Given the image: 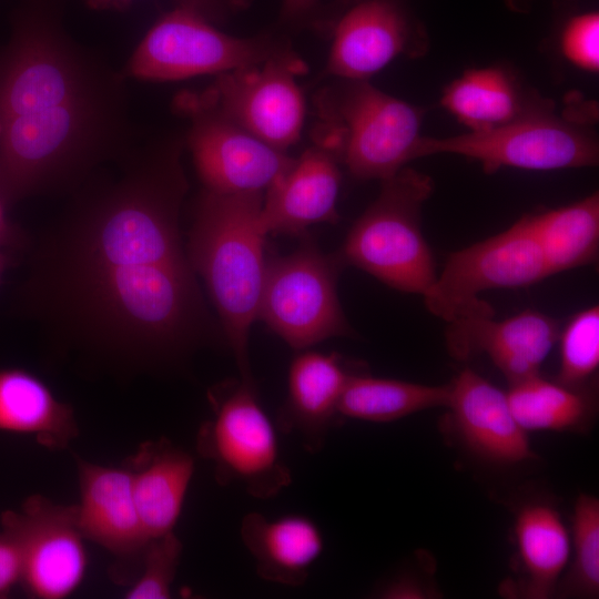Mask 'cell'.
Segmentation results:
<instances>
[{"label":"cell","mask_w":599,"mask_h":599,"mask_svg":"<svg viewBox=\"0 0 599 599\" xmlns=\"http://www.w3.org/2000/svg\"><path fill=\"white\" fill-rule=\"evenodd\" d=\"M519 426L528 430H565L582 424L590 410L578 388L550 382L539 374L510 384L506 393Z\"/></svg>","instance_id":"4316f807"},{"label":"cell","mask_w":599,"mask_h":599,"mask_svg":"<svg viewBox=\"0 0 599 599\" xmlns=\"http://www.w3.org/2000/svg\"><path fill=\"white\" fill-rule=\"evenodd\" d=\"M573 560L568 580L570 593L595 598L599 593V500L581 494L572 515Z\"/></svg>","instance_id":"83f0119b"},{"label":"cell","mask_w":599,"mask_h":599,"mask_svg":"<svg viewBox=\"0 0 599 599\" xmlns=\"http://www.w3.org/2000/svg\"><path fill=\"white\" fill-rule=\"evenodd\" d=\"M315 145L361 180H386L415 160L423 111L369 84L344 80L315 102Z\"/></svg>","instance_id":"277c9868"},{"label":"cell","mask_w":599,"mask_h":599,"mask_svg":"<svg viewBox=\"0 0 599 599\" xmlns=\"http://www.w3.org/2000/svg\"><path fill=\"white\" fill-rule=\"evenodd\" d=\"M435 154L475 160L486 173L502 167L549 171L593 166L599 146L591 132L557 118L549 106L488 130L447 138L420 136L415 159Z\"/></svg>","instance_id":"52a82bcc"},{"label":"cell","mask_w":599,"mask_h":599,"mask_svg":"<svg viewBox=\"0 0 599 599\" xmlns=\"http://www.w3.org/2000/svg\"><path fill=\"white\" fill-rule=\"evenodd\" d=\"M418 48L417 29L396 1L358 0L334 29L325 71L364 81Z\"/></svg>","instance_id":"9a60e30c"},{"label":"cell","mask_w":599,"mask_h":599,"mask_svg":"<svg viewBox=\"0 0 599 599\" xmlns=\"http://www.w3.org/2000/svg\"><path fill=\"white\" fill-rule=\"evenodd\" d=\"M176 7L190 10L213 24L221 21L226 12V0H177Z\"/></svg>","instance_id":"d6a6232c"},{"label":"cell","mask_w":599,"mask_h":599,"mask_svg":"<svg viewBox=\"0 0 599 599\" xmlns=\"http://www.w3.org/2000/svg\"><path fill=\"white\" fill-rule=\"evenodd\" d=\"M18 237L16 230L10 225L4 215V205L0 201V247L14 243Z\"/></svg>","instance_id":"d590c367"},{"label":"cell","mask_w":599,"mask_h":599,"mask_svg":"<svg viewBox=\"0 0 599 599\" xmlns=\"http://www.w3.org/2000/svg\"><path fill=\"white\" fill-rule=\"evenodd\" d=\"M80 502L77 525L85 540L105 549L115 559L116 572L138 566L149 538L135 504L131 474L125 467H109L77 458ZM118 575V573H116Z\"/></svg>","instance_id":"5bb4252c"},{"label":"cell","mask_w":599,"mask_h":599,"mask_svg":"<svg viewBox=\"0 0 599 599\" xmlns=\"http://www.w3.org/2000/svg\"><path fill=\"white\" fill-rule=\"evenodd\" d=\"M125 466L149 540L174 531L194 474L193 457L160 438L141 444Z\"/></svg>","instance_id":"ffe728a7"},{"label":"cell","mask_w":599,"mask_h":599,"mask_svg":"<svg viewBox=\"0 0 599 599\" xmlns=\"http://www.w3.org/2000/svg\"><path fill=\"white\" fill-rule=\"evenodd\" d=\"M382 182L377 199L354 223L338 256L394 290L423 295L437 275L420 216L434 191L433 180L405 166Z\"/></svg>","instance_id":"5b68a950"},{"label":"cell","mask_w":599,"mask_h":599,"mask_svg":"<svg viewBox=\"0 0 599 599\" xmlns=\"http://www.w3.org/2000/svg\"><path fill=\"white\" fill-rule=\"evenodd\" d=\"M560 48L576 67L596 72L599 69V13L587 11L571 17L564 26Z\"/></svg>","instance_id":"4dcf8cb0"},{"label":"cell","mask_w":599,"mask_h":599,"mask_svg":"<svg viewBox=\"0 0 599 599\" xmlns=\"http://www.w3.org/2000/svg\"><path fill=\"white\" fill-rule=\"evenodd\" d=\"M286 49L287 44L268 35H230L203 17L176 7L148 31L129 59L125 74L150 81L217 75L264 62Z\"/></svg>","instance_id":"8fae6325"},{"label":"cell","mask_w":599,"mask_h":599,"mask_svg":"<svg viewBox=\"0 0 599 599\" xmlns=\"http://www.w3.org/2000/svg\"><path fill=\"white\" fill-rule=\"evenodd\" d=\"M339 185L336 158L317 145L307 149L265 191L264 232L301 234L314 224L335 223Z\"/></svg>","instance_id":"ac0fdd59"},{"label":"cell","mask_w":599,"mask_h":599,"mask_svg":"<svg viewBox=\"0 0 599 599\" xmlns=\"http://www.w3.org/2000/svg\"><path fill=\"white\" fill-rule=\"evenodd\" d=\"M212 416L199 428L197 453L214 466L215 480L242 486L270 499L292 483L274 423L263 409L255 384L229 380L209 392Z\"/></svg>","instance_id":"8992f818"},{"label":"cell","mask_w":599,"mask_h":599,"mask_svg":"<svg viewBox=\"0 0 599 599\" xmlns=\"http://www.w3.org/2000/svg\"><path fill=\"white\" fill-rule=\"evenodd\" d=\"M317 0H283L281 16L286 21L298 20L311 12Z\"/></svg>","instance_id":"e575fe53"},{"label":"cell","mask_w":599,"mask_h":599,"mask_svg":"<svg viewBox=\"0 0 599 599\" xmlns=\"http://www.w3.org/2000/svg\"><path fill=\"white\" fill-rule=\"evenodd\" d=\"M440 104L469 131L500 126L550 106L527 100L514 75L500 67L467 70L445 88Z\"/></svg>","instance_id":"603a6c76"},{"label":"cell","mask_w":599,"mask_h":599,"mask_svg":"<svg viewBox=\"0 0 599 599\" xmlns=\"http://www.w3.org/2000/svg\"><path fill=\"white\" fill-rule=\"evenodd\" d=\"M0 432L32 436L53 450L64 449L79 434L73 408L21 368L0 369Z\"/></svg>","instance_id":"7402d4cb"},{"label":"cell","mask_w":599,"mask_h":599,"mask_svg":"<svg viewBox=\"0 0 599 599\" xmlns=\"http://www.w3.org/2000/svg\"><path fill=\"white\" fill-rule=\"evenodd\" d=\"M1 528L19 545L21 585L31 597L63 599L81 585L88 554L77 525L75 505L32 495L20 509L1 514Z\"/></svg>","instance_id":"7c38bea8"},{"label":"cell","mask_w":599,"mask_h":599,"mask_svg":"<svg viewBox=\"0 0 599 599\" xmlns=\"http://www.w3.org/2000/svg\"><path fill=\"white\" fill-rule=\"evenodd\" d=\"M351 1H355V2H356V1H358V0H351Z\"/></svg>","instance_id":"ab89813d"},{"label":"cell","mask_w":599,"mask_h":599,"mask_svg":"<svg viewBox=\"0 0 599 599\" xmlns=\"http://www.w3.org/2000/svg\"><path fill=\"white\" fill-rule=\"evenodd\" d=\"M339 256H326L305 243L292 254L266 262L257 318L295 349L353 329L341 307L336 276Z\"/></svg>","instance_id":"9c48e42d"},{"label":"cell","mask_w":599,"mask_h":599,"mask_svg":"<svg viewBox=\"0 0 599 599\" xmlns=\"http://www.w3.org/2000/svg\"><path fill=\"white\" fill-rule=\"evenodd\" d=\"M182 550V541L174 531L150 539L142 556L139 576L124 598H170Z\"/></svg>","instance_id":"f546056e"},{"label":"cell","mask_w":599,"mask_h":599,"mask_svg":"<svg viewBox=\"0 0 599 599\" xmlns=\"http://www.w3.org/2000/svg\"><path fill=\"white\" fill-rule=\"evenodd\" d=\"M263 192L204 189L194 207L187 258L207 287L235 357L240 378L254 384L248 336L265 277Z\"/></svg>","instance_id":"3957f363"},{"label":"cell","mask_w":599,"mask_h":599,"mask_svg":"<svg viewBox=\"0 0 599 599\" xmlns=\"http://www.w3.org/2000/svg\"><path fill=\"white\" fill-rule=\"evenodd\" d=\"M174 105L191 120L186 145L206 190L264 193L294 159L211 109L180 95Z\"/></svg>","instance_id":"4fadbf2b"},{"label":"cell","mask_w":599,"mask_h":599,"mask_svg":"<svg viewBox=\"0 0 599 599\" xmlns=\"http://www.w3.org/2000/svg\"><path fill=\"white\" fill-rule=\"evenodd\" d=\"M305 72L306 64L288 48L264 62L220 73L200 92L179 95L286 151L300 139L304 124L305 100L296 77Z\"/></svg>","instance_id":"30bf717a"},{"label":"cell","mask_w":599,"mask_h":599,"mask_svg":"<svg viewBox=\"0 0 599 599\" xmlns=\"http://www.w3.org/2000/svg\"><path fill=\"white\" fill-rule=\"evenodd\" d=\"M240 534L254 559L256 573L287 587L302 586L324 551L321 528L300 514L270 519L260 512H248L242 519Z\"/></svg>","instance_id":"44dd1931"},{"label":"cell","mask_w":599,"mask_h":599,"mask_svg":"<svg viewBox=\"0 0 599 599\" xmlns=\"http://www.w3.org/2000/svg\"><path fill=\"white\" fill-rule=\"evenodd\" d=\"M558 336L559 326L555 318L527 309L501 321L486 315L450 322L446 343L450 354L458 359L486 354L512 384L539 374Z\"/></svg>","instance_id":"2e32d148"},{"label":"cell","mask_w":599,"mask_h":599,"mask_svg":"<svg viewBox=\"0 0 599 599\" xmlns=\"http://www.w3.org/2000/svg\"><path fill=\"white\" fill-rule=\"evenodd\" d=\"M548 275L592 264L599 250V194L569 205L526 214Z\"/></svg>","instance_id":"d4e9b609"},{"label":"cell","mask_w":599,"mask_h":599,"mask_svg":"<svg viewBox=\"0 0 599 599\" xmlns=\"http://www.w3.org/2000/svg\"><path fill=\"white\" fill-rule=\"evenodd\" d=\"M515 538L522 570V593L552 595L570 557V538L560 514L550 505L527 504L515 520Z\"/></svg>","instance_id":"cb8c5ba5"},{"label":"cell","mask_w":599,"mask_h":599,"mask_svg":"<svg viewBox=\"0 0 599 599\" xmlns=\"http://www.w3.org/2000/svg\"><path fill=\"white\" fill-rule=\"evenodd\" d=\"M379 595L389 599H419L427 598L428 591L417 581L404 577L385 586Z\"/></svg>","instance_id":"836d02e7"},{"label":"cell","mask_w":599,"mask_h":599,"mask_svg":"<svg viewBox=\"0 0 599 599\" xmlns=\"http://www.w3.org/2000/svg\"><path fill=\"white\" fill-rule=\"evenodd\" d=\"M7 257L4 256V254L0 251V280H1V276H2V273L7 266Z\"/></svg>","instance_id":"f35d334b"},{"label":"cell","mask_w":599,"mask_h":599,"mask_svg":"<svg viewBox=\"0 0 599 599\" xmlns=\"http://www.w3.org/2000/svg\"><path fill=\"white\" fill-rule=\"evenodd\" d=\"M560 365L557 382L578 388L599 366V308L575 314L559 333Z\"/></svg>","instance_id":"f1b7e54d"},{"label":"cell","mask_w":599,"mask_h":599,"mask_svg":"<svg viewBox=\"0 0 599 599\" xmlns=\"http://www.w3.org/2000/svg\"><path fill=\"white\" fill-rule=\"evenodd\" d=\"M64 0H22L0 52V201L63 191L131 141L122 74L77 42Z\"/></svg>","instance_id":"7a4b0ae2"},{"label":"cell","mask_w":599,"mask_h":599,"mask_svg":"<svg viewBox=\"0 0 599 599\" xmlns=\"http://www.w3.org/2000/svg\"><path fill=\"white\" fill-rule=\"evenodd\" d=\"M353 375L337 353L308 351L296 355L290 365L287 396L277 413V428L298 435L307 451L318 453L339 417V400Z\"/></svg>","instance_id":"d6986e66"},{"label":"cell","mask_w":599,"mask_h":599,"mask_svg":"<svg viewBox=\"0 0 599 599\" xmlns=\"http://www.w3.org/2000/svg\"><path fill=\"white\" fill-rule=\"evenodd\" d=\"M532 0H508V3L516 10L522 11Z\"/></svg>","instance_id":"74e56055"},{"label":"cell","mask_w":599,"mask_h":599,"mask_svg":"<svg viewBox=\"0 0 599 599\" xmlns=\"http://www.w3.org/2000/svg\"><path fill=\"white\" fill-rule=\"evenodd\" d=\"M447 408L464 445L480 459L501 466L534 458L524 430L515 419L506 393L470 368L451 383Z\"/></svg>","instance_id":"e0dca14e"},{"label":"cell","mask_w":599,"mask_h":599,"mask_svg":"<svg viewBox=\"0 0 599 599\" xmlns=\"http://www.w3.org/2000/svg\"><path fill=\"white\" fill-rule=\"evenodd\" d=\"M22 555L14 538L0 531V598L7 597L22 580Z\"/></svg>","instance_id":"1f68e13d"},{"label":"cell","mask_w":599,"mask_h":599,"mask_svg":"<svg viewBox=\"0 0 599 599\" xmlns=\"http://www.w3.org/2000/svg\"><path fill=\"white\" fill-rule=\"evenodd\" d=\"M449 384L423 385L390 378L354 374L338 405L339 416L387 423L410 414L447 406Z\"/></svg>","instance_id":"484cf974"},{"label":"cell","mask_w":599,"mask_h":599,"mask_svg":"<svg viewBox=\"0 0 599 599\" xmlns=\"http://www.w3.org/2000/svg\"><path fill=\"white\" fill-rule=\"evenodd\" d=\"M130 2L131 0H87V3L94 9H121Z\"/></svg>","instance_id":"8d00e7d4"},{"label":"cell","mask_w":599,"mask_h":599,"mask_svg":"<svg viewBox=\"0 0 599 599\" xmlns=\"http://www.w3.org/2000/svg\"><path fill=\"white\" fill-rule=\"evenodd\" d=\"M182 146L165 140L139 152L47 241L29 292L50 326L138 362L174 354L199 335L203 306L179 230Z\"/></svg>","instance_id":"6da1fadb"},{"label":"cell","mask_w":599,"mask_h":599,"mask_svg":"<svg viewBox=\"0 0 599 599\" xmlns=\"http://www.w3.org/2000/svg\"><path fill=\"white\" fill-rule=\"evenodd\" d=\"M547 276L541 250L524 215L507 230L451 253L422 296L434 316L450 323L494 315L479 297L484 292L526 287Z\"/></svg>","instance_id":"ba28073f"}]
</instances>
